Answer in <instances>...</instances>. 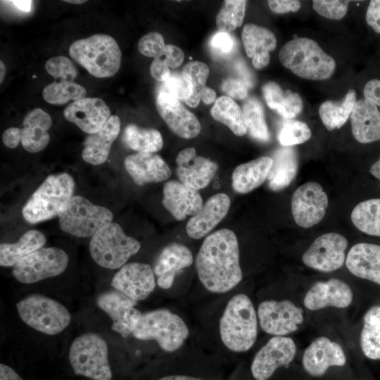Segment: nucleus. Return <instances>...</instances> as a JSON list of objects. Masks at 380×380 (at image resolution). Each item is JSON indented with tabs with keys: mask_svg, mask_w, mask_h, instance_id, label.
Segmentation results:
<instances>
[{
	"mask_svg": "<svg viewBox=\"0 0 380 380\" xmlns=\"http://www.w3.org/2000/svg\"><path fill=\"white\" fill-rule=\"evenodd\" d=\"M199 281L210 292L226 293L242 280L239 246L235 233L221 229L204 239L196 257Z\"/></svg>",
	"mask_w": 380,
	"mask_h": 380,
	"instance_id": "nucleus-1",
	"label": "nucleus"
},
{
	"mask_svg": "<svg viewBox=\"0 0 380 380\" xmlns=\"http://www.w3.org/2000/svg\"><path fill=\"white\" fill-rule=\"evenodd\" d=\"M258 315L250 298L237 293L227 302L219 323L224 346L232 352L250 350L257 339Z\"/></svg>",
	"mask_w": 380,
	"mask_h": 380,
	"instance_id": "nucleus-2",
	"label": "nucleus"
},
{
	"mask_svg": "<svg viewBox=\"0 0 380 380\" xmlns=\"http://www.w3.org/2000/svg\"><path fill=\"white\" fill-rule=\"evenodd\" d=\"M279 58L296 75L310 80H327L336 68L334 59L307 37H296L284 44Z\"/></svg>",
	"mask_w": 380,
	"mask_h": 380,
	"instance_id": "nucleus-3",
	"label": "nucleus"
},
{
	"mask_svg": "<svg viewBox=\"0 0 380 380\" xmlns=\"http://www.w3.org/2000/svg\"><path fill=\"white\" fill-rule=\"evenodd\" d=\"M75 183L65 172L48 176L23 208L24 219L32 224L51 219L74 196Z\"/></svg>",
	"mask_w": 380,
	"mask_h": 380,
	"instance_id": "nucleus-4",
	"label": "nucleus"
},
{
	"mask_svg": "<svg viewBox=\"0 0 380 380\" xmlns=\"http://www.w3.org/2000/svg\"><path fill=\"white\" fill-rule=\"evenodd\" d=\"M69 53L89 74L99 78L114 75L121 65L120 49L114 38L107 34L76 40L70 46Z\"/></svg>",
	"mask_w": 380,
	"mask_h": 380,
	"instance_id": "nucleus-5",
	"label": "nucleus"
},
{
	"mask_svg": "<svg viewBox=\"0 0 380 380\" xmlns=\"http://www.w3.org/2000/svg\"><path fill=\"white\" fill-rule=\"evenodd\" d=\"M132 334L139 340L155 341L162 350L172 353L183 346L189 330L181 317L161 308L142 313Z\"/></svg>",
	"mask_w": 380,
	"mask_h": 380,
	"instance_id": "nucleus-6",
	"label": "nucleus"
},
{
	"mask_svg": "<svg viewBox=\"0 0 380 380\" xmlns=\"http://www.w3.org/2000/svg\"><path fill=\"white\" fill-rule=\"evenodd\" d=\"M140 243L126 235L120 224L110 222L91 236L89 251L92 259L101 267L121 268L140 249Z\"/></svg>",
	"mask_w": 380,
	"mask_h": 380,
	"instance_id": "nucleus-7",
	"label": "nucleus"
},
{
	"mask_svg": "<svg viewBox=\"0 0 380 380\" xmlns=\"http://www.w3.org/2000/svg\"><path fill=\"white\" fill-rule=\"evenodd\" d=\"M69 360L74 372L94 380H110L108 346L95 333L77 337L69 349Z\"/></svg>",
	"mask_w": 380,
	"mask_h": 380,
	"instance_id": "nucleus-8",
	"label": "nucleus"
},
{
	"mask_svg": "<svg viewBox=\"0 0 380 380\" xmlns=\"http://www.w3.org/2000/svg\"><path fill=\"white\" fill-rule=\"evenodd\" d=\"M16 308L26 324L48 335L62 332L71 321L70 313L63 305L38 293L31 294L18 302Z\"/></svg>",
	"mask_w": 380,
	"mask_h": 380,
	"instance_id": "nucleus-9",
	"label": "nucleus"
},
{
	"mask_svg": "<svg viewBox=\"0 0 380 380\" xmlns=\"http://www.w3.org/2000/svg\"><path fill=\"white\" fill-rule=\"evenodd\" d=\"M58 216L62 231L82 238L94 236L113 217L108 208L81 196H74Z\"/></svg>",
	"mask_w": 380,
	"mask_h": 380,
	"instance_id": "nucleus-10",
	"label": "nucleus"
},
{
	"mask_svg": "<svg viewBox=\"0 0 380 380\" xmlns=\"http://www.w3.org/2000/svg\"><path fill=\"white\" fill-rule=\"evenodd\" d=\"M68 261V254L59 248H41L18 262L12 273L18 281L33 284L62 274Z\"/></svg>",
	"mask_w": 380,
	"mask_h": 380,
	"instance_id": "nucleus-11",
	"label": "nucleus"
},
{
	"mask_svg": "<svg viewBox=\"0 0 380 380\" xmlns=\"http://www.w3.org/2000/svg\"><path fill=\"white\" fill-rule=\"evenodd\" d=\"M303 311L289 300H267L260 303L257 315L261 329L274 336H284L298 330Z\"/></svg>",
	"mask_w": 380,
	"mask_h": 380,
	"instance_id": "nucleus-12",
	"label": "nucleus"
},
{
	"mask_svg": "<svg viewBox=\"0 0 380 380\" xmlns=\"http://www.w3.org/2000/svg\"><path fill=\"white\" fill-rule=\"evenodd\" d=\"M347 239L337 233H327L317 237L302 257L303 263L315 270L331 272L346 262Z\"/></svg>",
	"mask_w": 380,
	"mask_h": 380,
	"instance_id": "nucleus-13",
	"label": "nucleus"
},
{
	"mask_svg": "<svg viewBox=\"0 0 380 380\" xmlns=\"http://www.w3.org/2000/svg\"><path fill=\"white\" fill-rule=\"evenodd\" d=\"M328 198L321 185L315 182L300 185L293 194L291 212L296 223L303 228L318 224L324 217Z\"/></svg>",
	"mask_w": 380,
	"mask_h": 380,
	"instance_id": "nucleus-14",
	"label": "nucleus"
},
{
	"mask_svg": "<svg viewBox=\"0 0 380 380\" xmlns=\"http://www.w3.org/2000/svg\"><path fill=\"white\" fill-rule=\"evenodd\" d=\"M96 304L111 319V329L124 338L133 333L142 314L135 308L137 301L116 289L99 294Z\"/></svg>",
	"mask_w": 380,
	"mask_h": 380,
	"instance_id": "nucleus-15",
	"label": "nucleus"
},
{
	"mask_svg": "<svg viewBox=\"0 0 380 380\" xmlns=\"http://www.w3.org/2000/svg\"><path fill=\"white\" fill-rule=\"evenodd\" d=\"M294 341L286 336H274L255 354L251 371L255 380H267L279 367L291 363L296 354Z\"/></svg>",
	"mask_w": 380,
	"mask_h": 380,
	"instance_id": "nucleus-16",
	"label": "nucleus"
},
{
	"mask_svg": "<svg viewBox=\"0 0 380 380\" xmlns=\"http://www.w3.org/2000/svg\"><path fill=\"white\" fill-rule=\"evenodd\" d=\"M156 106L160 117L176 135L192 139L201 132V125L196 115L169 93L159 89Z\"/></svg>",
	"mask_w": 380,
	"mask_h": 380,
	"instance_id": "nucleus-17",
	"label": "nucleus"
},
{
	"mask_svg": "<svg viewBox=\"0 0 380 380\" xmlns=\"http://www.w3.org/2000/svg\"><path fill=\"white\" fill-rule=\"evenodd\" d=\"M112 286L136 301L147 298L156 287L155 274L151 266L142 262H130L115 273Z\"/></svg>",
	"mask_w": 380,
	"mask_h": 380,
	"instance_id": "nucleus-18",
	"label": "nucleus"
},
{
	"mask_svg": "<svg viewBox=\"0 0 380 380\" xmlns=\"http://www.w3.org/2000/svg\"><path fill=\"white\" fill-rule=\"evenodd\" d=\"M176 163L179 181L197 191L205 188L218 170L216 163L198 156L193 147L182 150L176 158Z\"/></svg>",
	"mask_w": 380,
	"mask_h": 380,
	"instance_id": "nucleus-19",
	"label": "nucleus"
},
{
	"mask_svg": "<svg viewBox=\"0 0 380 380\" xmlns=\"http://www.w3.org/2000/svg\"><path fill=\"white\" fill-rule=\"evenodd\" d=\"M346 363V357L341 345L325 336L315 338L302 357L304 370L315 377L323 376L330 367H342Z\"/></svg>",
	"mask_w": 380,
	"mask_h": 380,
	"instance_id": "nucleus-20",
	"label": "nucleus"
},
{
	"mask_svg": "<svg viewBox=\"0 0 380 380\" xmlns=\"http://www.w3.org/2000/svg\"><path fill=\"white\" fill-rule=\"evenodd\" d=\"M63 115L67 120L88 134L99 131L111 116L104 101L90 97L72 102L65 108Z\"/></svg>",
	"mask_w": 380,
	"mask_h": 380,
	"instance_id": "nucleus-21",
	"label": "nucleus"
},
{
	"mask_svg": "<svg viewBox=\"0 0 380 380\" xmlns=\"http://www.w3.org/2000/svg\"><path fill=\"white\" fill-rule=\"evenodd\" d=\"M353 299L350 286L343 280L332 278L315 283L305 294L303 303L310 310L327 307L344 308L350 305Z\"/></svg>",
	"mask_w": 380,
	"mask_h": 380,
	"instance_id": "nucleus-22",
	"label": "nucleus"
},
{
	"mask_svg": "<svg viewBox=\"0 0 380 380\" xmlns=\"http://www.w3.org/2000/svg\"><path fill=\"white\" fill-rule=\"evenodd\" d=\"M193 262L192 253L185 245L172 242L165 246L155 258L152 267L158 286L170 289L177 274L191 266Z\"/></svg>",
	"mask_w": 380,
	"mask_h": 380,
	"instance_id": "nucleus-23",
	"label": "nucleus"
},
{
	"mask_svg": "<svg viewBox=\"0 0 380 380\" xmlns=\"http://www.w3.org/2000/svg\"><path fill=\"white\" fill-rule=\"evenodd\" d=\"M230 203L226 194L219 193L210 196L188 221L186 226L188 236L200 239L208 234L227 215Z\"/></svg>",
	"mask_w": 380,
	"mask_h": 380,
	"instance_id": "nucleus-24",
	"label": "nucleus"
},
{
	"mask_svg": "<svg viewBox=\"0 0 380 380\" xmlns=\"http://www.w3.org/2000/svg\"><path fill=\"white\" fill-rule=\"evenodd\" d=\"M163 205L177 220L195 215L202 208L203 198L197 190L179 181H169L163 186Z\"/></svg>",
	"mask_w": 380,
	"mask_h": 380,
	"instance_id": "nucleus-25",
	"label": "nucleus"
},
{
	"mask_svg": "<svg viewBox=\"0 0 380 380\" xmlns=\"http://www.w3.org/2000/svg\"><path fill=\"white\" fill-rule=\"evenodd\" d=\"M127 172L138 185L167 180L172 172L165 161L153 153L137 152L127 156L124 161Z\"/></svg>",
	"mask_w": 380,
	"mask_h": 380,
	"instance_id": "nucleus-26",
	"label": "nucleus"
},
{
	"mask_svg": "<svg viewBox=\"0 0 380 380\" xmlns=\"http://www.w3.org/2000/svg\"><path fill=\"white\" fill-rule=\"evenodd\" d=\"M241 39L253 66L259 70L267 67L270 61V52L277 46L274 33L265 27L248 23L243 28Z\"/></svg>",
	"mask_w": 380,
	"mask_h": 380,
	"instance_id": "nucleus-27",
	"label": "nucleus"
},
{
	"mask_svg": "<svg viewBox=\"0 0 380 380\" xmlns=\"http://www.w3.org/2000/svg\"><path fill=\"white\" fill-rule=\"evenodd\" d=\"M348 270L355 276L380 285V246L359 243L349 251L346 258Z\"/></svg>",
	"mask_w": 380,
	"mask_h": 380,
	"instance_id": "nucleus-28",
	"label": "nucleus"
},
{
	"mask_svg": "<svg viewBox=\"0 0 380 380\" xmlns=\"http://www.w3.org/2000/svg\"><path fill=\"white\" fill-rule=\"evenodd\" d=\"M120 119L118 115L110 117L97 132L89 134L84 141L82 156L84 161L99 165L108 158L110 148L120 131Z\"/></svg>",
	"mask_w": 380,
	"mask_h": 380,
	"instance_id": "nucleus-29",
	"label": "nucleus"
},
{
	"mask_svg": "<svg viewBox=\"0 0 380 380\" xmlns=\"http://www.w3.org/2000/svg\"><path fill=\"white\" fill-rule=\"evenodd\" d=\"M354 138L361 144L380 140V111L377 106L367 99L356 101L350 115Z\"/></svg>",
	"mask_w": 380,
	"mask_h": 380,
	"instance_id": "nucleus-30",
	"label": "nucleus"
},
{
	"mask_svg": "<svg viewBox=\"0 0 380 380\" xmlns=\"http://www.w3.org/2000/svg\"><path fill=\"white\" fill-rule=\"evenodd\" d=\"M51 124V116L42 109L30 111L25 116L20 128V142L24 149L30 153L44 149L50 140L48 130Z\"/></svg>",
	"mask_w": 380,
	"mask_h": 380,
	"instance_id": "nucleus-31",
	"label": "nucleus"
},
{
	"mask_svg": "<svg viewBox=\"0 0 380 380\" xmlns=\"http://www.w3.org/2000/svg\"><path fill=\"white\" fill-rule=\"evenodd\" d=\"M272 158L261 156L238 165L232 176V187L239 194H247L260 186L267 179Z\"/></svg>",
	"mask_w": 380,
	"mask_h": 380,
	"instance_id": "nucleus-32",
	"label": "nucleus"
},
{
	"mask_svg": "<svg viewBox=\"0 0 380 380\" xmlns=\"http://www.w3.org/2000/svg\"><path fill=\"white\" fill-rule=\"evenodd\" d=\"M273 163L267 177L268 186L273 191L287 187L296 176L298 156L291 146L278 148L272 158Z\"/></svg>",
	"mask_w": 380,
	"mask_h": 380,
	"instance_id": "nucleus-33",
	"label": "nucleus"
},
{
	"mask_svg": "<svg viewBox=\"0 0 380 380\" xmlns=\"http://www.w3.org/2000/svg\"><path fill=\"white\" fill-rule=\"evenodd\" d=\"M267 106L286 119H292L302 110L303 103L298 93L284 91L274 82H267L262 87Z\"/></svg>",
	"mask_w": 380,
	"mask_h": 380,
	"instance_id": "nucleus-34",
	"label": "nucleus"
},
{
	"mask_svg": "<svg viewBox=\"0 0 380 380\" xmlns=\"http://www.w3.org/2000/svg\"><path fill=\"white\" fill-rule=\"evenodd\" d=\"M46 241V237L41 232L31 229L25 232L16 243H1V266H14L27 255L43 248Z\"/></svg>",
	"mask_w": 380,
	"mask_h": 380,
	"instance_id": "nucleus-35",
	"label": "nucleus"
},
{
	"mask_svg": "<svg viewBox=\"0 0 380 380\" xmlns=\"http://www.w3.org/2000/svg\"><path fill=\"white\" fill-rule=\"evenodd\" d=\"M356 103V91L351 89L339 101L328 100L319 108V117L329 130L341 128L348 120Z\"/></svg>",
	"mask_w": 380,
	"mask_h": 380,
	"instance_id": "nucleus-36",
	"label": "nucleus"
},
{
	"mask_svg": "<svg viewBox=\"0 0 380 380\" xmlns=\"http://www.w3.org/2000/svg\"><path fill=\"white\" fill-rule=\"evenodd\" d=\"M210 113L215 120L227 126L235 135L241 137L248 132L243 110L232 98L222 96L217 99Z\"/></svg>",
	"mask_w": 380,
	"mask_h": 380,
	"instance_id": "nucleus-37",
	"label": "nucleus"
},
{
	"mask_svg": "<svg viewBox=\"0 0 380 380\" xmlns=\"http://www.w3.org/2000/svg\"><path fill=\"white\" fill-rule=\"evenodd\" d=\"M360 346L367 358L380 360V305L372 306L364 315Z\"/></svg>",
	"mask_w": 380,
	"mask_h": 380,
	"instance_id": "nucleus-38",
	"label": "nucleus"
},
{
	"mask_svg": "<svg viewBox=\"0 0 380 380\" xmlns=\"http://www.w3.org/2000/svg\"><path fill=\"white\" fill-rule=\"evenodd\" d=\"M122 139L127 147L141 153H155L163 146L159 131L153 128H141L134 124L125 127Z\"/></svg>",
	"mask_w": 380,
	"mask_h": 380,
	"instance_id": "nucleus-39",
	"label": "nucleus"
},
{
	"mask_svg": "<svg viewBox=\"0 0 380 380\" xmlns=\"http://www.w3.org/2000/svg\"><path fill=\"white\" fill-rule=\"evenodd\" d=\"M351 220L363 233L380 237V198L359 203L352 211Z\"/></svg>",
	"mask_w": 380,
	"mask_h": 380,
	"instance_id": "nucleus-40",
	"label": "nucleus"
},
{
	"mask_svg": "<svg viewBox=\"0 0 380 380\" xmlns=\"http://www.w3.org/2000/svg\"><path fill=\"white\" fill-rule=\"evenodd\" d=\"M86 89L74 81H55L46 85L42 91L44 99L51 104L63 105L85 98Z\"/></svg>",
	"mask_w": 380,
	"mask_h": 380,
	"instance_id": "nucleus-41",
	"label": "nucleus"
},
{
	"mask_svg": "<svg viewBox=\"0 0 380 380\" xmlns=\"http://www.w3.org/2000/svg\"><path fill=\"white\" fill-rule=\"evenodd\" d=\"M182 75L190 88V96L184 102L190 107H196L200 102V95L210 73L205 63L195 61L187 63L183 68Z\"/></svg>",
	"mask_w": 380,
	"mask_h": 380,
	"instance_id": "nucleus-42",
	"label": "nucleus"
},
{
	"mask_svg": "<svg viewBox=\"0 0 380 380\" xmlns=\"http://www.w3.org/2000/svg\"><path fill=\"white\" fill-rule=\"evenodd\" d=\"M242 110L250 135L258 141H268L270 135L261 103L255 98H250L243 104Z\"/></svg>",
	"mask_w": 380,
	"mask_h": 380,
	"instance_id": "nucleus-43",
	"label": "nucleus"
},
{
	"mask_svg": "<svg viewBox=\"0 0 380 380\" xmlns=\"http://www.w3.org/2000/svg\"><path fill=\"white\" fill-rule=\"evenodd\" d=\"M245 0H226L216 15V25L221 32H229L243 23L246 6Z\"/></svg>",
	"mask_w": 380,
	"mask_h": 380,
	"instance_id": "nucleus-44",
	"label": "nucleus"
},
{
	"mask_svg": "<svg viewBox=\"0 0 380 380\" xmlns=\"http://www.w3.org/2000/svg\"><path fill=\"white\" fill-rule=\"evenodd\" d=\"M311 130L303 122L286 119L279 131L278 140L283 146H292L310 139Z\"/></svg>",
	"mask_w": 380,
	"mask_h": 380,
	"instance_id": "nucleus-45",
	"label": "nucleus"
},
{
	"mask_svg": "<svg viewBox=\"0 0 380 380\" xmlns=\"http://www.w3.org/2000/svg\"><path fill=\"white\" fill-rule=\"evenodd\" d=\"M46 72L59 81H73L77 70L73 63L63 56L49 58L45 64Z\"/></svg>",
	"mask_w": 380,
	"mask_h": 380,
	"instance_id": "nucleus-46",
	"label": "nucleus"
},
{
	"mask_svg": "<svg viewBox=\"0 0 380 380\" xmlns=\"http://www.w3.org/2000/svg\"><path fill=\"white\" fill-rule=\"evenodd\" d=\"M348 4V1L342 0H315L312 1V8L326 18L341 20L347 13Z\"/></svg>",
	"mask_w": 380,
	"mask_h": 380,
	"instance_id": "nucleus-47",
	"label": "nucleus"
},
{
	"mask_svg": "<svg viewBox=\"0 0 380 380\" xmlns=\"http://www.w3.org/2000/svg\"><path fill=\"white\" fill-rule=\"evenodd\" d=\"M165 47L164 38L158 32L147 33L140 39L138 43V49L141 54L154 58L162 55Z\"/></svg>",
	"mask_w": 380,
	"mask_h": 380,
	"instance_id": "nucleus-48",
	"label": "nucleus"
},
{
	"mask_svg": "<svg viewBox=\"0 0 380 380\" xmlns=\"http://www.w3.org/2000/svg\"><path fill=\"white\" fill-rule=\"evenodd\" d=\"M159 89L169 93L179 101H185L190 96L189 86L182 72H171Z\"/></svg>",
	"mask_w": 380,
	"mask_h": 380,
	"instance_id": "nucleus-49",
	"label": "nucleus"
},
{
	"mask_svg": "<svg viewBox=\"0 0 380 380\" xmlns=\"http://www.w3.org/2000/svg\"><path fill=\"white\" fill-rule=\"evenodd\" d=\"M210 46L212 49L220 55H229L234 47L233 37L224 32H218L211 38Z\"/></svg>",
	"mask_w": 380,
	"mask_h": 380,
	"instance_id": "nucleus-50",
	"label": "nucleus"
},
{
	"mask_svg": "<svg viewBox=\"0 0 380 380\" xmlns=\"http://www.w3.org/2000/svg\"><path fill=\"white\" fill-rule=\"evenodd\" d=\"M221 89L227 96L235 99H244L248 95V89L244 82L228 77L221 84Z\"/></svg>",
	"mask_w": 380,
	"mask_h": 380,
	"instance_id": "nucleus-51",
	"label": "nucleus"
},
{
	"mask_svg": "<svg viewBox=\"0 0 380 380\" xmlns=\"http://www.w3.org/2000/svg\"><path fill=\"white\" fill-rule=\"evenodd\" d=\"M161 56L167 66L171 68H176L180 66L184 59V54L182 50L172 44L165 45Z\"/></svg>",
	"mask_w": 380,
	"mask_h": 380,
	"instance_id": "nucleus-52",
	"label": "nucleus"
},
{
	"mask_svg": "<svg viewBox=\"0 0 380 380\" xmlns=\"http://www.w3.org/2000/svg\"><path fill=\"white\" fill-rule=\"evenodd\" d=\"M150 74L155 80L165 82L170 77L171 72L163 57L155 58L150 66Z\"/></svg>",
	"mask_w": 380,
	"mask_h": 380,
	"instance_id": "nucleus-53",
	"label": "nucleus"
},
{
	"mask_svg": "<svg viewBox=\"0 0 380 380\" xmlns=\"http://www.w3.org/2000/svg\"><path fill=\"white\" fill-rule=\"evenodd\" d=\"M270 10L278 14L296 12L300 8V2L296 0H270L267 1Z\"/></svg>",
	"mask_w": 380,
	"mask_h": 380,
	"instance_id": "nucleus-54",
	"label": "nucleus"
},
{
	"mask_svg": "<svg viewBox=\"0 0 380 380\" xmlns=\"http://www.w3.org/2000/svg\"><path fill=\"white\" fill-rule=\"evenodd\" d=\"M367 24L377 33L380 34V0L369 2L366 13Z\"/></svg>",
	"mask_w": 380,
	"mask_h": 380,
	"instance_id": "nucleus-55",
	"label": "nucleus"
},
{
	"mask_svg": "<svg viewBox=\"0 0 380 380\" xmlns=\"http://www.w3.org/2000/svg\"><path fill=\"white\" fill-rule=\"evenodd\" d=\"M365 99L380 106V80H371L367 82L363 90Z\"/></svg>",
	"mask_w": 380,
	"mask_h": 380,
	"instance_id": "nucleus-56",
	"label": "nucleus"
},
{
	"mask_svg": "<svg viewBox=\"0 0 380 380\" xmlns=\"http://www.w3.org/2000/svg\"><path fill=\"white\" fill-rule=\"evenodd\" d=\"M20 140V128L19 127H9L2 134L4 144L10 148L17 147Z\"/></svg>",
	"mask_w": 380,
	"mask_h": 380,
	"instance_id": "nucleus-57",
	"label": "nucleus"
},
{
	"mask_svg": "<svg viewBox=\"0 0 380 380\" xmlns=\"http://www.w3.org/2000/svg\"><path fill=\"white\" fill-rule=\"evenodd\" d=\"M0 380H23L20 375L11 367L0 365Z\"/></svg>",
	"mask_w": 380,
	"mask_h": 380,
	"instance_id": "nucleus-58",
	"label": "nucleus"
},
{
	"mask_svg": "<svg viewBox=\"0 0 380 380\" xmlns=\"http://www.w3.org/2000/svg\"><path fill=\"white\" fill-rule=\"evenodd\" d=\"M200 99L205 104H211L216 101V93L214 89L205 87L201 92Z\"/></svg>",
	"mask_w": 380,
	"mask_h": 380,
	"instance_id": "nucleus-59",
	"label": "nucleus"
},
{
	"mask_svg": "<svg viewBox=\"0 0 380 380\" xmlns=\"http://www.w3.org/2000/svg\"><path fill=\"white\" fill-rule=\"evenodd\" d=\"M18 9L24 12H30L32 8V1H11Z\"/></svg>",
	"mask_w": 380,
	"mask_h": 380,
	"instance_id": "nucleus-60",
	"label": "nucleus"
},
{
	"mask_svg": "<svg viewBox=\"0 0 380 380\" xmlns=\"http://www.w3.org/2000/svg\"><path fill=\"white\" fill-rule=\"evenodd\" d=\"M158 380H203L192 376L187 375H169L163 376Z\"/></svg>",
	"mask_w": 380,
	"mask_h": 380,
	"instance_id": "nucleus-61",
	"label": "nucleus"
},
{
	"mask_svg": "<svg viewBox=\"0 0 380 380\" xmlns=\"http://www.w3.org/2000/svg\"><path fill=\"white\" fill-rule=\"evenodd\" d=\"M371 174L380 180V157L371 166Z\"/></svg>",
	"mask_w": 380,
	"mask_h": 380,
	"instance_id": "nucleus-62",
	"label": "nucleus"
},
{
	"mask_svg": "<svg viewBox=\"0 0 380 380\" xmlns=\"http://www.w3.org/2000/svg\"><path fill=\"white\" fill-rule=\"evenodd\" d=\"M6 67L2 61H0V83L1 84L6 75Z\"/></svg>",
	"mask_w": 380,
	"mask_h": 380,
	"instance_id": "nucleus-63",
	"label": "nucleus"
},
{
	"mask_svg": "<svg viewBox=\"0 0 380 380\" xmlns=\"http://www.w3.org/2000/svg\"><path fill=\"white\" fill-rule=\"evenodd\" d=\"M65 2L70 3V4H82L85 3L87 1L85 0H65Z\"/></svg>",
	"mask_w": 380,
	"mask_h": 380,
	"instance_id": "nucleus-64",
	"label": "nucleus"
}]
</instances>
